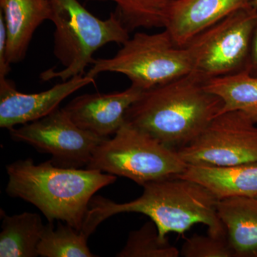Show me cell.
<instances>
[{
    "label": "cell",
    "instance_id": "cell-13",
    "mask_svg": "<svg viewBox=\"0 0 257 257\" xmlns=\"http://www.w3.org/2000/svg\"><path fill=\"white\" fill-rule=\"evenodd\" d=\"M7 31V56L10 64L25 59L37 29L51 20L50 0H0Z\"/></svg>",
    "mask_w": 257,
    "mask_h": 257
},
{
    "label": "cell",
    "instance_id": "cell-20",
    "mask_svg": "<svg viewBox=\"0 0 257 257\" xmlns=\"http://www.w3.org/2000/svg\"><path fill=\"white\" fill-rule=\"evenodd\" d=\"M178 248L159 236L156 225L147 221L140 229L131 231L119 257H178Z\"/></svg>",
    "mask_w": 257,
    "mask_h": 257
},
{
    "label": "cell",
    "instance_id": "cell-4",
    "mask_svg": "<svg viewBox=\"0 0 257 257\" xmlns=\"http://www.w3.org/2000/svg\"><path fill=\"white\" fill-rule=\"evenodd\" d=\"M55 25L54 55L64 68L42 72V81H61L82 75L94 59L93 55L109 43L123 45L130 32L114 13L101 20L88 11L78 0H50Z\"/></svg>",
    "mask_w": 257,
    "mask_h": 257
},
{
    "label": "cell",
    "instance_id": "cell-7",
    "mask_svg": "<svg viewBox=\"0 0 257 257\" xmlns=\"http://www.w3.org/2000/svg\"><path fill=\"white\" fill-rule=\"evenodd\" d=\"M257 10H238L194 37L185 46L194 72L206 79L236 73L247 68Z\"/></svg>",
    "mask_w": 257,
    "mask_h": 257
},
{
    "label": "cell",
    "instance_id": "cell-1",
    "mask_svg": "<svg viewBox=\"0 0 257 257\" xmlns=\"http://www.w3.org/2000/svg\"><path fill=\"white\" fill-rule=\"evenodd\" d=\"M143 194L132 202L119 204L102 197H93L82 230L87 237L108 218L121 213H140L158 229L160 239L170 233L183 234L197 224L206 225L208 234L226 236L217 213L219 199L202 184L174 177L143 186Z\"/></svg>",
    "mask_w": 257,
    "mask_h": 257
},
{
    "label": "cell",
    "instance_id": "cell-17",
    "mask_svg": "<svg viewBox=\"0 0 257 257\" xmlns=\"http://www.w3.org/2000/svg\"><path fill=\"white\" fill-rule=\"evenodd\" d=\"M206 89L222 101L220 112L239 111L257 124V75L247 69L207 79Z\"/></svg>",
    "mask_w": 257,
    "mask_h": 257
},
{
    "label": "cell",
    "instance_id": "cell-22",
    "mask_svg": "<svg viewBox=\"0 0 257 257\" xmlns=\"http://www.w3.org/2000/svg\"><path fill=\"white\" fill-rule=\"evenodd\" d=\"M10 64L7 56V31L4 18L0 13V79H6L9 73Z\"/></svg>",
    "mask_w": 257,
    "mask_h": 257
},
{
    "label": "cell",
    "instance_id": "cell-16",
    "mask_svg": "<svg viewBox=\"0 0 257 257\" xmlns=\"http://www.w3.org/2000/svg\"><path fill=\"white\" fill-rule=\"evenodd\" d=\"M0 256H38L37 248L45 225L37 213L24 212L8 216L1 209Z\"/></svg>",
    "mask_w": 257,
    "mask_h": 257
},
{
    "label": "cell",
    "instance_id": "cell-9",
    "mask_svg": "<svg viewBox=\"0 0 257 257\" xmlns=\"http://www.w3.org/2000/svg\"><path fill=\"white\" fill-rule=\"evenodd\" d=\"M9 131L13 140L50 154L51 162L64 168L87 167L97 147L108 139L79 127L64 108Z\"/></svg>",
    "mask_w": 257,
    "mask_h": 257
},
{
    "label": "cell",
    "instance_id": "cell-19",
    "mask_svg": "<svg viewBox=\"0 0 257 257\" xmlns=\"http://www.w3.org/2000/svg\"><path fill=\"white\" fill-rule=\"evenodd\" d=\"M88 238L81 231L58 221L45 225L37 252L42 257H94L87 246Z\"/></svg>",
    "mask_w": 257,
    "mask_h": 257
},
{
    "label": "cell",
    "instance_id": "cell-12",
    "mask_svg": "<svg viewBox=\"0 0 257 257\" xmlns=\"http://www.w3.org/2000/svg\"><path fill=\"white\" fill-rule=\"evenodd\" d=\"M253 3V0H177L164 29L177 45L185 47L201 32Z\"/></svg>",
    "mask_w": 257,
    "mask_h": 257
},
{
    "label": "cell",
    "instance_id": "cell-18",
    "mask_svg": "<svg viewBox=\"0 0 257 257\" xmlns=\"http://www.w3.org/2000/svg\"><path fill=\"white\" fill-rule=\"evenodd\" d=\"M111 2L115 14L128 32L140 28H165L169 11L177 0H89Z\"/></svg>",
    "mask_w": 257,
    "mask_h": 257
},
{
    "label": "cell",
    "instance_id": "cell-14",
    "mask_svg": "<svg viewBox=\"0 0 257 257\" xmlns=\"http://www.w3.org/2000/svg\"><path fill=\"white\" fill-rule=\"evenodd\" d=\"M217 213L234 257H257V198L234 196L219 199Z\"/></svg>",
    "mask_w": 257,
    "mask_h": 257
},
{
    "label": "cell",
    "instance_id": "cell-3",
    "mask_svg": "<svg viewBox=\"0 0 257 257\" xmlns=\"http://www.w3.org/2000/svg\"><path fill=\"white\" fill-rule=\"evenodd\" d=\"M6 192L38 208L48 221H63L82 230L89 203L99 189L116 180L99 170L64 168L51 160L35 165L32 159L7 166Z\"/></svg>",
    "mask_w": 257,
    "mask_h": 257
},
{
    "label": "cell",
    "instance_id": "cell-6",
    "mask_svg": "<svg viewBox=\"0 0 257 257\" xmlns=\"http://www.w3.org/2000/svg\"><path fill=\"white\" fill-rule=\"evenodd\" d=\"M188 165L177 150L125 122L97 147L86 168L124 177L140 186L177 177Z\"/></svg>",
    "mask_w": 257,
    "mask_h": 257
},
{
    "label": "cell",
    "instance_id": "cell-11",
    "mask_svg": "<svg viewBox=\"0 0 257 257\" xmlns=\"http://www.w3.org/2000/svg\"><path fill=\"white\" fill-rule=\"evenodd\" d=\"M143 92L131 85L122 92L83 94L74 98L64 109L82 130L109 138L124 125L126 111Z\"/></svg>",
    "mask_w": 257,
    "mask_h": 257
},
{
    "label": "cell",
    "instance_id": "cell-8",
    "mask_svg": "<svg viewBox=\"0 0 257 257\" xmlns=\"http://www.w3.org/2000/svg\"><path fill=\"white\" fill-rule=\"evenodd\" d=\"M177 152L188 165L233 167L257 162V124L241 111L221 113Z\"/></svg>",
    "mask_w": 257,
    "mask_h": 257
},
{
    "label": "cell",
    "instance_id": "cell-15",
    "mask_svg": "<svg viewBox=\"0 0 257 257\" xmlns=\"http://www.w3.org/2000/svg\"><path fill=\"white\" fill-rule=\"evenodd\" d=\"M177 177L202 184L219 199L257 195V162L233 167L188 165Z\"/></svg>",
    "mask_w": 257,
    "mask_h": 257
},
{
    "label": "cell",
    "instance_id": "cell-23",
    "mask_svg": "<svg viewBox=\"0 0 257 257\" xmlns=\"http://www.w3.org/2000/svg\"><path fill=\"white\" fill-rule=\"evenodd\" d=\"M251 74L257 75V23L253 30L250 47L247 68Z\"/></svg>",
    "mask_w": 257,
    "mask_h": 257
},
{
    "label": "cell",
    "instance_id": "cell-5",
    "mask_svg": "<svg viewBox=\"0 0 257 257\" xmlns=\"http://www.w3.org/2000/svg\"><path fill=\"white\" fill-rule=\"evenodd\" d=\"M121 45L114 57L94 60L87 75L123 74L131 85L145 91L194 72L187 47L177 45L165 29L155 34L136 32Z\"/></svg>",
    "mask_w": 257,
    "mask_h": 257
},
{
    "label": "cell",
    "instance_id": "cell-10",
    "mask_svg": "<svg viewBox=\"0 0 257 257\" xmlns=\"http://www.w3.org/2000/svg\"><path fill=\"white\" fill-rule=\"evenodd\" d=\"M95 80L87 74L78 75L38 93L18 92L8 79H0V127L8 130L45 117L60 103Z\"/></svg>",
    "mask_w": 257,
    "mask_h": 257
},
{
    "label": "cell",
    "instance_id": "cell-2",
    "mask_svg": "<svg viewBox=\"0 0 257 257\" xmlns=\"http://www.w3.org/2000/svg\"><path fill=\"white\" fill-rule=\"evenodd\" d=\"M206 79L191 73L143 91L125 122L178 150L194 141L220 112L222 101L206 89Z\"/></svg>",
    "mask_w": 257,
    "mask_h": 257
},
{
    "label": "cell",
    "instance_id": "cell-24",
    "mask_svg": "<svg viewBox=\"0 0 257 257\" xmlns=\"http://www.w3.org/2000/svg\"><path fill=\"white\" fill-rule=\"evenodd\" d=\"M253 6L257 10V0H253Z\"/></svg>",
    "mask_w": 257,
    "mask_h": 257
},
{
    "label": "cell",
    "instance_id": "cell-21",
    "mask_svg": "<svg viewBox=\"0 0 257 257\" xmlns=\"http://www.w3.org/2000/svg\"><path fill=\"white\" fill-rule=\"evenodd\" d=\"M184 257H234L226 236L194 235L182 245Z\"/></svg>",
    "mask_w": 257,
    "mask_h": 257
},
{
    "label": "cell",
    "instance_id": "cell-25",
    "mask_svg": "<svg viewBox=\"0 0 257 257\" xmlns=\"http://www.w3.org/2000/svg\"><path fill=\"white\" fill-rule=\"evenodd\" d=\"M256 197L257 198V195L256 196Z\"/></svg>",
    "mask_w": 257,
    "mask_h": 257
}]
</instances>
